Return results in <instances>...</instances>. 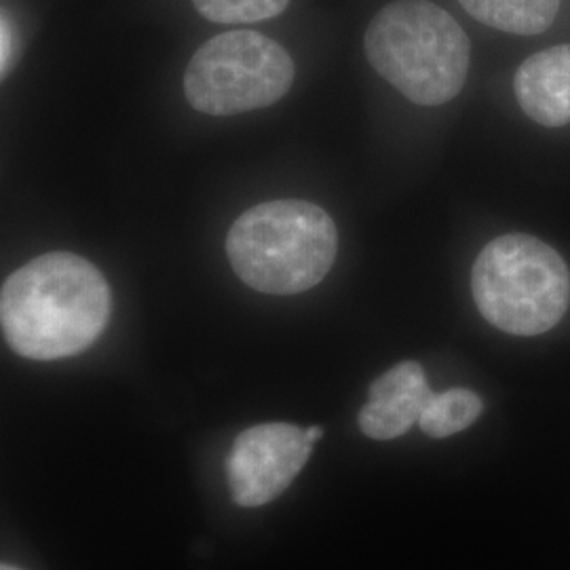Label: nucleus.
<instances>
[{"label": "nucleus", "instance_id": "obj_1", "mask_svg": "<svg viewBox=\"0 0 570 570\" xmlns=\"http://www.w3.org/2000/svg\"><path fill=\"white\" fill-rule=\"evenodd\" d=\"M112 296L100 268L72 252H49L11 273L0 294L9 346L53 362L94 345L110 322Z\"/></svg>", "mask_w": 570, "mask_h": 570}, {"label": "nucleus", "instance_id": "obj_2", "mask_svg": "<svg viewBox=\"0 0 570 570\" xmlns=\"http://www.w3.org/2000/svg\"><path fill=\"white\" fill-rule=\"evenodd\" d=\"M226 254L252 289L292 296L326 279L338 254V233L320 205L277 199L249 207L233 223Z\"/></svg>", "mask_w": 570, "mask_h": 570}, {"label": "nucleus", "instance_id": "obj_3", "mask_svg": "<svg viewBox=\"0 0 570 570\" xmlns=\"http://www.w3.org/2000/svg\"><path fill=\"white\" fill-rule=\"evenodd\" d=\"M364 47L372 68L410 102H450L468 81V35L449 11L429 0L383 7L367 26Z\"/></svg>", "mask_w": 570, "mask_h": 570}, {"label": "nucleus", "instance_id": "obj_4", "mask_svg": "<svg viewBox=\"0 0 570 570\" xmlns=\"http://www.w3.org/2000/svg\"><path fill=\"white\" fill-rule=\"evenodd\" d=\"M471 292L489 324L515 336H537L564 317L570 271L551 245L511 233L484 245L473 263Z\"/></svg>", "mask_w": 570, "mask_h": 570}, {"label": "nucleus", "instance_id": "obj_5", "mask_svg": "<svg viewBox=\"0 0 570 570\" xmlns=\"http://www.w3.org/2000/svg\"><path fill=\"white\" fill-rule=\"evenodd\" d=\"M294 75V61L279 42L254 30H230L195 51L184 72V94L195 110L230 117L279 102Z\"/></svg>", "mask_w": 570, "mask_h": 570}, {"label": "nucleus", "instance_id": "obj_6", "mask_svg": "<svg viewBox=\"0 0 570 570\" xmlns=\"http://www.w3.org/2000/svg\"><path fill=\"white\" fill-rule=\"evenodd\" d=\"M311 450L305 429L289 423H263L245 429L226 459L233 501L242 508L271 503L296 480Z\"/></svg>", "mask_w": 570, "mask_h": 570}, {"label": "nucleus", "instance_id": "obj_7", "mask_svg": "<svg viewBox=\"0 0 570 570\" xmlns=\"http://www.w3.org/2000/svg\"><path fill=\"white\" fill-rule=\"evenodd\" d=\"M431 395L423 366L402 362L370 385L360 428L372 440H395L419 423Z\"/></svg>", "mask_w": 570, "mask_h": 570}, {"label": "nucleus", "instance_id": "obj_8", "mask_svg": "<svg viewBox=\"0 0 570 570\" xmlns=\"http://www.w3.org/2000/svg\"><path fill=\"white\" fill-rule=\"evenodd\" d=\"M515 98L543 127L570 122V45H556L524 61L513 79Z\"/></svg>", "mask_w": 570, "mask_h": 570}, {"label": "nucleus", "instance_id": "obj_9", "mask_svg": "<svg viewBox=\"0 0 570 570\" xmlns=\"http://www.w3.org/2000/svg\"><path fill=\"white\" fill-rule=\"evenodd\" d=\"M473 20L501 32L534 37L550 28L562 0H459Z\"/></svg>", "mask_w": 570, "mask_h": 570}, {"label": "nucleus", "instance_id": "obj_10", "mask_svg": "<svg viewBox=\"0 0 570 570\" xmlns=\"http://www.w3.org/2000/svg\"><path fill=\"white\" fill-rule=\"evenodd\" d=\"M484 410V402L469 389H450L433 393L423 410L419 425L431 438H449L478 421Z\"/></svg>", "mask_w": 570, "mask_h": 570}, {"label": "nucleus", "instance_id": "obj_11", "mask_svg": "<svg viewBox=\"0 0 570 570\" xmlns=\"http://www.w3.org/2000/svg\"><path fill=\"white\" fill-rule=\"evenodd\" d=\"M193 4L214 23H254L282 16L289 0H193Z\"/></svg>", "mask_w": 570, "mask_h": 570}, {"label": "nucleus", "instance_id": "obj_12", "mask_svg": "<svg viewBox=\"0 0 570 570\" xmlns=\"http://www.w3.org/2000/svg\"><path fill=\"white\" fill-rule=\"evenodd\" d=\"M0 37H2V42H0V47H2V51H0V63H2V75H7L9 60H11V47H13V42H11V28H9L7 16H2Z\"/></svg>", "mask_w": 570, "mask_h": 570}, {"label": "nucleus", "instance_id": "obj_13", "mask_svg": "<svg viewBox=\"0 0 570 570\" xmlns=\"http://www.w3.org/2000/svg\"><path fill=\"white\" fill-rule=\"evenodd\" d=\"M305 435H306V440H308V444H311V446H313V444H315V442H320V440H322V438H324V429H322V428L305 429Z\"/></svg>", "mask_w": 570, "mask_h": 570}, {"label": "nucleus", "instance_id": "obj_14", "mask_svg": "<svg viewBox=\"0 0 570 570\" xmlns=\"http://www.w3.org/2000/svg\"><path fill=\"white\" fill-rule=\"evenodd\" d=\"M0 570H18L16 567H9V564H2V569Z\"/></svg>", "mask_w": 570, "mask_h": 570}]
</instances>
